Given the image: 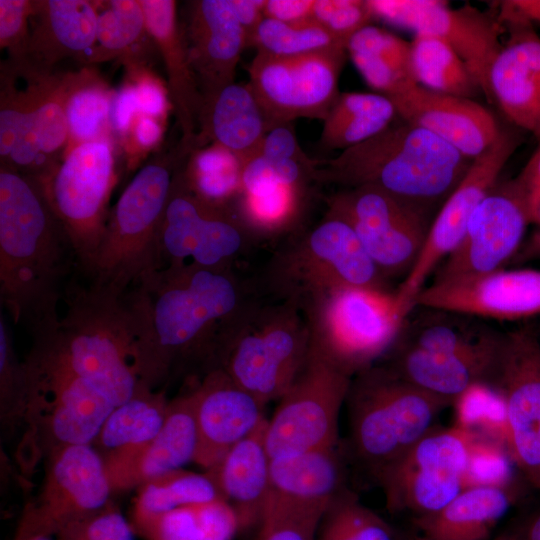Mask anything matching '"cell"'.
Here are the masks:
<instances>
[{"label":"cell","mask_w":540,"mask_h":540,"mask_svg":"<svg viewBox=\"0 0 540 540\" xmlns=\"http://www.w3.org/2000/svg\"><path fill=\"white\" fill-rule=\"evenodd\" d=\"M258 52L294 56L346 45L315 20L282 22L264 18L252 45Z\"/></svg>","instance_id":"cell-44"},{"label":"cell","mask_w":540,"mask_h":540,"mask_svg":"<svg viewBox=\"0 0 540 540\" xmlns=\"http://www.w3.org/2000/svg\"><path fill=\"white\" fill-rule=\"evenodd\" d=\"M242 161L215 145L194 149L184 165L191 189L204 200L234 210L242 188Z\"/></svg>","instance_id":"cell-41"},{"label":"cell","mask_w":540,"mask_h":540,"mask_svg":"<svg viewBox=\"0 0 540 540\" xmlns=\"http://www.w3.org/2000/svg\"><path fill=\"white\" fill-rule=\"evenodd\" d=\"M500 24H540V0H511L500 4Z\"/></svg>","instance_id":"cell-55"},{"label":"cell","mask_w":540,"mask_h":540,"mask_svg":"<svg viewBox=\"0 0 540 540\" xmlns=\"http://www.w3.org/2000/svg\"><path fill=\"white\" fill-rule=\"evenodd\" d=\"M309 350L299 305L255 295L222 328L206 370L221 369L266 406L288 390Z\"/></svg>","instance_id":"cell-4"},{"label":"cell","mask_w":540,"mask_h":540,"mask_svg":"<svg viewBox=\"0 0 540 540\" xmlns=\"http://www.w3.org/2000/svg\"><path fill=\"white\" fill-rule=\"evenodd\" d=\"M13 540H56L55 536L16 532Z\"/></svg>","instance_id":"cell-61"},{"label":"cell","mask_w":540,"mask_h":540,"mask_svg":"<svg viewBox=\"0 0 540 540\" xmlns=\"http://www.w3.org/2000/svg\"><path fill=\"white\" fill-rule=\"evenodd\" d=\"M257 155L270 159L294 160L306 165L318 163V159L310 158L299 145L292 123L277 125L268 130L254 156Z\"/></svg>","instance_id":"cell-51"},{"label":"cell","mask_w":540,"mask_h":540,"mask_svg":"<svg viewBox=\"0 0 540 540\" xmlns=\"http://www.w3.org/2000/svg\"><path fill=\"white\" fill-rule=\"evenodd\" d=\"M97 18V6L90 1H33L22 62L51 72L64 58L84 59L96 42Z\"/></svg>","instance_id":"cell-28"},{"label":"cell","mask_w":540,"mask_h":540,"mask_svg":"<svg viewBox=\"0 0 540 540\" xmlns=\"http://www.w3.org/2000/svg\"><path fill=\"white\" fill-rule=\"evenodd\" d=\"M162 133V126L155 118L141 115L133 126L132 137L140 149H149L160 141Z\"/></svg>","instance_id":"cell-57"},{"label":"cell","mask_w":540,"mask_h":540,"mask_svg":"<svg viewBox=\"0 0 540 540\" xmlns=\"http://www.w3.org/2000/svg\"><path fill=\"white\" fill-rule=\"evenodd\" d=\"M266 426L267 418L206 470L220 497L235 511L242 530L259 524L271 493Z\"/></svg>","instance_id":"cell-30"},{"label":"cell","mask_w":540,"mask_h":540,"mask_svg":"<svg viewBox=\"0 0 540 540\" xmlns=\"http://www.w3.org/2000/svg\"><path fill=\"white\" fill-rule=\"evenodd\" d=\"M341 444L271 458V492L311 504L329 506L346 493Z\"/></svg>","instance_id":"cell-33"},{"label":"cell","mask_w":540,"mask_h":540,"mask_svg":"<svg viewBox=\"0 0 540 540\" xmlns=\"http://www.w3.org/2000/svg\"><path fill=\"white\" fill-rule=\"evenodd\" d=\"M528 209L530 223L536 225L538 230L535 234L540 236V186L528 189Z\"/></svg>","instance_id":"cell-59"},{"label":"cell","mask_w":540,"mask_h":540,"mask_svg":"<svg viewBox=\"0 0 540 540\" xmlns=\"http://www.w3.org/2000/svg\"><path fill=\"white\" fill-rule=\"evenodd\" d=\"M25 372L15 354L6 320L0 317V414L5 426L14 427L23 420Z\"/></svg>","instance_id":"cell-47"},{"label":"cell","mask_w":540,"mask_h":540,"mask_svg":"<svg viewBox=\"0 0 540 540\" xmlns=\"http://www.w3.org/2000/svg\"><path fill=\"white\" fill-rule=\"evenodd\" d=\"M221 498L208 472L200 474L178 469L138 487L130 522L135 523L182 505Z\"/></svg>","instance_id":"cell-42"},{"label":"cell","mask_w":540,"mask_h":540,"mask_svg":"<svg viewBox=\"0 0 540 540\" xmlns=\"http://www.w3.org/2000/svg\"><path fill=\"white\" fill-rule=\"evenodd\" d=\"M115 93L89 69L71 73L66 98L67 149L106 138ZM66 149V150H67Z\"/></svg>","instance_id":"cell-39"},{"label":"cell","mask_w":540,"mask_h":540,"mask_svg":"<svg viewBox=\"0 0 540 540\" xmlns=\"http://www.w3.org/2000/svg\"><path fill=\"white\" fill-rule=\"evenodd\" d=\"M502 341L494 347L462 354H433L394 343L385 365L422 391L450 405L472 387L496 376Z\"/></svg>","instance_id":"cell-26"},{"label":"cell","mask_w":540,"mask_h":540,"mask_svg":"<svg viewBox=\"0 0 540 540\" xmlns=\"http://www.w3.org/2000/svg\"><path fill=\"white\" fill-rule=\"evenodd\" d=\"M189 393L198 436L194 462L206 470L266 419L265 406L221 369L203 372Z\"/></svg>","instance_id":"cell-21"},{"label":"cell","mask_w":540,"mask_h":540,"mask_svg":"<svg viewBox=\"0 0 540 540\" xmlns=\"http://www.w3.org/2000/svg\"><path fill=\"white\" fill-rule=\"evenodd\" d=\"M327 508L271 492L258 524L256 540H314Z\"/></svg>","instance_id":"cell-46"},{"label":"cell","mask_w":540,"mask_h":540,"mask_svg":"<svg viewBox=\"0 0 540 540\" xmlns=\"http://www.w3.org/2000/svg\"><path fill=\"white\" fill-rule=\"evenodd\" d=\"M411 64L418 85L429 90L464 98L481 91L463 60L437 37L415 35L411 42Z\"/></svg>","instance_id":"cell-40"},{"label":"cell","mask_w":540,"mask_h":540,"mask_svg":"<svg viewBox=\"0 0 540 540\" xmlns=\"http://www.w3.org/2000/svg\"><path fill=\"white\" fill-rule=\"evenodd\" d=\"M146 29L161 54L167 74V91L176 114L179 143L193 150L198 116L203 103L191 67L174 0H140Z\"/></svg>","instance_id":"cell-29"},{"label":"cell","mask_w":540,"mask_h":540,"mask_svg":"<svg viewBox=\"0 0 540 540\" xmlns=\"http://www.w3.org/2000/svg\"><path fill=\"white\" fill-rule=\"evenodd\" d=\"M64 153L38 179L84 273L96 253L109 216L108 204L117 182L115 158L107 139L81 143Z\"/></svg>","instance_id":"cell-9"},{"label":"cell","mask_w":540,"mask_h":540,"mask_svg":"<svg viewBox=\"0 0 540 540\" xmlns=\"http://www.w3.org/2000/svg\"><path fill=\"white\" fill-rule=\"evenodd\" d=\"M494 382L504 406L511 456L540 491V343L533 332L504 335Z\"/></svg>","instance_id":"cell-20"},{"label":"cell","mask_w":540,"mask_h":540,"mask_svg":"<svg viewBox=\"0 0 540 540\" xmlns=\"http://www.w3.org/2000/svg\"><path fill=\"white\" fill-rule=\"evenodd\" d=\"M502 320L540 313V270H498L477 278L425 286L414 307Z\"/></svg>","instance_id":"cell-22"},{"label":"cell","mask_w":540,"mask_h":540,"mask_svg":"<svg viewBox=\"0 0 540 540\" xmlns=\"http://www.w3.org/2000/svg\"><path fill=\"white\" fill-rule=\"evenodd\" d=\"M133 84L139 112L153 118L163 116L167 108L168 94L163 85L149 74L140 75Z\"/></svg>","instance_id":"cell-52"},{"label":"cell","mask_w":540,"mask_h":540,"mask_svg":"<svg viewBox=\"0 0 540 540\" xmlns=\"http://www.w3.org/2000/svg\"><path fill=\"white\" fill-rule=\"evenodd\" d=\"M190 151L180 143L160 151L134 175L110 209L91 264V286L123 296L145 274L160 269L158 236L178 169Z\"/></svg>","instance_id":"cell-5"},{"label":"cell","mask_w":540,"mask_h":540,"mask_svg":"<svg viewBox=\"0 0 540 540\" xmlns=\"http://www.w3.org/2000/svg\"><path fill=\"white\" fill-rule=\"evenodd\" d=\"M256 293L234 269L183 264L145 274L124 295L143 386L204 372L222 328Z\"/></svg>","instance_id":"cell-1"},{"label":"cell","mask_w":540,"mask_h":540,"mask_svg":"<svg viewBox=\"0 0 540 540\" xmlns=\"http://www.w3.org/2000/svg\"><path fill=\"white\" fill-rule=\"evenodd\" d=\"M498 540H518V538L516 536H511V537L501 538V539H498Z\"/></svg>","instance_id":"cell-63"},{"label":"cell","mask_w":540,"mask_h":540,"mask_svg":"<svg viewBox=\"0 0 540 540\" xmlns=\"http://www.w3.org/2000/svg\"><path fill=\"white\" fill-rule=\"evenodd\" d=\"M516 537L518 540H540V512L528 520L520 535Z\"/></svg>","instance_id":"cell-60"},{"label":"cell","mask_w":540,"mask_h":540,"mask_svg":"<svg viewBox=\"0 0 540 540\" xmlns=\"http://www.w3.org/2000/svg\"><path fill=\"white\" fill-rule=\"evenodd\" d=\"M22 76L24 84L16 82L10 91L7 124L14 142L1 166L39 178L68 146L65 106L71 73L27 67Z\"/></svg>","instance_id":"cell-15"},{"label":"cell","mask_w":540,"mask_h":540,"mask_svg":"<svg viewBox=\"0 0 540 540\" xmlns=\"http://www.w3.org/2000/svg\"><path fill=\"white\" fill-rule=\"evenodd\" d=\"M234 13L243 28L247 46H251L258 26L265 18L266 0H230Z\"/></svg>","instance_id":"cell-56"},{"label":"cell","mask_w":540,"mask_h":540,"mask_svg":"<svg viewBox=\"0 0 540 540\" xmlns=\"http://www.w3.org/2000/svg\"><path fill=\"white\" fill-rule=\"evenodd\" d=\"M131 524L145 540H233L242 530L235 511L222 498L182 505Z\"/></svg>","instance_id":"cell-36"},{"label":"cell","mask_w":540,"mask_h":540,"mask_svg":"<svg viewBox=\"0 0 540 540\" xmlns=\"http://www.w3.org/2000/svg\"><path fill=\"white\" fill-rule=\"evenodd\" d=\"M169 403L164 388L142 387L110 413L92 445L105 456L149 442L163 427Z\"/></svg>","instance_id":"cell-38"},{"label":"cell","mask_w":540,"mask_h":540,"mask_svg":"<svg viewBox=\"0 0 540 540\" xmlns=\"http://www.w3.org/2000/svg\"><path fill=\"white\" fill-rule=\"evenodd\" d=\"M198 436L189 391L170 400L163 427L149 442L102 456L113 492L142 484L193 461Z\"/></svg>","instance_id":"cell-24"},{"label":"cell","mask_w":540,"mask_h":540,"mask_svg":"<svg viewBox=\"0 0 540 540\" xmlns=\"http://www.w3.org/2000/svg\"><path fill=\"white\" fill-rule=\"evenodd\" d=\"M529 253L540 256V236L539 235H536V234L534 235L532 242L530 244Z\"/></svg>","instance_id":"cell-62"},{"label":"cell","mask_w":540,"mask_h":540,"mask_svg":"<svg viewBox=\"0 0 540 540\" xmlns=\"http://www.w3.org/2000/svg\"><path fill=\"white\" fill-rule=\"evenodd\" d=\"M136 533L115 504L75 520L55 535L56 540H134Z\"/></svg>","instance_id":"cell-48"},{"label":"cell","mask_w":540,"mask_h":540,"mask_svg":"<svg viewBox=\"0 0 540 540\" xmlns=\"http://www.w3.org/2000/svg\"><path fill=\"white\" fill-rule=\"evenodd\" d=\"M347 54L365 80L379 94L391 99L418 85L411 64V43L372 25L348 41Z\"/></svg>","instance_id":"cell-35"},{"label":"cell","mask_w":540,"mask_h":540,"mask_svg":"<svg viewBox=\"0 0 540 540\" xmlns=\"http://www.w3.org/2000/svg\"><path fill=\"white\" fill-rule=\"evenodd\" d=\"M314 540H394L389 526L347 491L323 514Z\"/></svg>","instance_id":"cell-45"},{"label":"cell","mask_w":540,"mask_h":540,"mask_svg":"<svg viewBox=\"0 0 540 540\" xmlns=\"http://www.w3.org/2000/svg\"><path fill=\"white\" fill-rule=\"evenodd\" d=\"M255 285L268 298L294 301L299 307L310 296L336 287L388 291L351 225L328 209L313 227L287 237Z\"/></svg>","instance_id":"cell-7"},{"label":"cell","mask_w":540,"mask_h":540,"mask_svg":"<svg viewBox=\"0 0 540 540\" xmlns=\"http://www.w3.org/2000/svg\"><path fill=\"white\" fill-rule=\"evenodd\" d=\"M390 100L403 121L432 132L472 160L486 151L502 130L493 114L470 98L416 85Z\"/></svg>","instance_id":"cell-25"},{"label":"cell","mask_w":540,"mask_h":540,"mask_svg":"<svg viewBox=\"0 0 540 540\" xmlns=\"http://www.w3.org/2000/svg\"><path fill=\"white\" fill-rule=\"evenodd\" d=\"M97 6V35L85 56L88 63L123 56L148 35L140 0H111Z\"/></svg>","instance_id":"cell-43"},{"label":"cell","mask_w":540,"mask_h":540,"mask_svg":"<svg viewBox=\"0 0 540 540\" xmlns=\"http://www.w3.org/2000/svg\"><path fill=\"white\" fill-rule=\"evenodd\" d=\"M373 18L446 42L463 60L481 91L492 101L491 66L503 45L497 19L466 5L452 9L439 0H367Z\"/></svg>","instance_id":"cell-19"},{"label":"cell","mask_w":540,"mask_h":540,"mask_svg":"<svg viewBox=\"0 0 540 540\" xmlns=\"http://www.w3.org/2000/svg\"><path fill=\"white\" fill-rule=\"evenodd\" d=\"M136 112H139V106L134 84H125L114 95L111 109V126L118 133H126L132 127Z\"/></svg>","instance_id":"cell-53"},{"label":"cell","mask_w":540,"mask_h":540,"mask_svg":"<svg viewBox=\"0 0 540 540\" xmlns=\"http://www.w3.org/2000/svg\"><path fill=\"white\" fill-rule=\"evenodd\" d=\"M300 309L310 347L352 377L390 350L405 319L394 293L354 287L316 293Z\"/></svg>","instance_id":"cell-8"},{"label":"cell","mask_w":540,"mask_h":540,"mask_svg":"<svg viewBox=\"0 0 540 540\" xmlns=\"http://www.w3.org/2000/svg\"><path fill=\"white\" fill-rule=\"evenodd\" d=\"M345 403L351 455L377 480L434 428L448 406L375 364L352 377Z\"/></svg>","instance_id":"cell-6"},{"label":"cell","mask_w":540,"mask_h":540,"mask_svg":"<svg viewBox=\"0 0 540 540\" xmlns=\"http://www.w3.org/2000/svg\"><path fill=\"white\" fill-rule=\"evenodd\" d=\"M373 19L367 0H315L313 20L347 46L351 37Z\"/></svg>","instance_id":"cell-49"},{"label":"cell","mask_w":540,"mask_h":540,"mask_svg":"<svg viewBox=\"0 0 540 540\" xmlns=\"http://www.w3.org/2000/svg\"><path fill=\"white\" fill-rule=\"evenodd\" d=\"M516 145L515 136L502 129L493 144L473 159L463 179L441 205L415 265L394 293L404 318L414 308L429 275L461 242L473 212L498 182Z\"/></svg>","instance_id":"cell-18"},{"label":"cell","mask_w":540,"mask_h":540,"mask_svg":"<svg viewBox=\"0 0 540 540\" xmlns=\"http://www.w3.org/2000/svg\"><path fill=\"white\" fill-rule=\"evenodd\" d=\"M530 223L528 189L519 177L497 182L473 212L465 234L436 270L432 283L477 278L501 270Z\"/></svg>","instance_id":"cell-17"},{"label":"cell","mask_w":540,"mask_h":540,"mask_svg":"<svg viewBox=\"0 0 540 540\" xmlns=\"http://www.w3.org/2000/svg\"><path fill=\"white\" fill-rule=\"evenodd\" d=\"M327 206L351 225L385 279L408 275L431 226L428 212L371 186L343 188Z\"/></svg>","instance_id":"cell-14"},{"label":"cell","mask_w":540,"mask_h":540,"mask_svg":"<svg viewBox=\"0 0 540 540\" xmlns=\"http://www.w3.org/2000/svg\"><path fill=\"white\" fill-rule=\"evenodd\" d=\"M315 0H266L264 16L282 22H303L313 19Z\"/></svg>","instance_id":"cell-54"},{"label":"cell","mask_w":540,"mask_h":540,"mask_svg":"<svg viewBox=\"0 0 540 540\" xmlns=\"http://www.w3.org/2000/svg\"><path fill=\"white\" fill-rule=\"evenodd\" d=\"M411 312L403 321L396 344L433 354H462L498 345L497 333L478 317L427 307Z\"/></svg>","instance_id":"cell-32"},{"label":"cell","mask_w":540,"mask_h":540,"mask_svg":"<svg viewBox=\"0 0 540 540\" xmlns=\"http://www.w3.org/2000/svg\"><path fill=\"white\" fill-rule=\"evenodd\" d=\"M46 460L41 489L24 508L16 532L55 536L111 502L104 459L92 444L57 449Z\"/></svg>","instance_id":"cell-16"},{"label":"cell","mask_w":540,"mask_h":540,"mask_svg":"<svg viewBox=\"0 0 540 540\" xmlns=\"http://www.w3.org/2000/svg\"><path fill=\"white\" fill-rule=\"evenodd\" d=\"M462 424L432 428L379 478L389 508L435 513L463 489L477 447Z\"/></svg>","instance_id":"cell-11"},{"label":"cell","mask_w":540,"mask_h":540,"mask_svg":"<svg viewBox=\"0 0 540 540\" xmlns=\"http://www.w3.org/2000/svg\"><path fill=\"white\" fill-rule=\"evenodd\" d=\"M267 132L263 112L248 84L233 83L203 98L193 150L215 144L251 159Z\"/></svg>","instance_id":"cell-31"},{"label":"cell","mask_w":540,"mask_h":540,"mask_svg":"<svg viewBox=\"0 0 540 540\" xmlns=\"http://www.w3.org/2000/svg\"><path fill=\"white\" fill-rule=\"evenodd\" d=\"M396 115L394 104L384 95L340 92L322 121L319 145L323 150L343 151L386 129Z\"/></svg>","instance_id":"cell-37"},{"label":"cell","mask_w":540,"mask_h":540,"mask_svg":"<svg viewBox=\"0 0 540 540\" xmlns=\"http://www.w3.org/2000/svg\"><path fill=\"white\" fill-rule=\"evenodd\" d=\"M186 161L174 178L159 229L160 269L183 264L234 269L259 242L234 210L214 205L191 189L184 176Z\"/></svg>","instance_id":"cell-10"},{"label":"cell","mask_w":540,"mask_h":540,"mask_svg":"<svg viewBox=\"0 0 540 540\" xmlns=\"http://www.w3.org/2000/svg\"><path fill=\"white\" fill-rule=\"evenodd\" d=\"M518 177L527 189L540 186V148L530 158Z\"/></svg>","instance_id":"cell-58"},{"label":"cell","mask_w":540,"mask_h":540,"mask_svg":"<svg viewBox=\"0 0 540 540\" xmlns=\"http://www.w3.org/2000/svg\"><path fill=\"white\" fill-rule=\"evenodd\" d=\"M512 502L503 484L472 485L439 511L421 516L426 540H481Z\"/></svg>","instance_id":"cell-34"},{"label":"cell","mask_w":540,"mask_h":540,"mask_svg":"<svg viewBox=\"0 0 540 540\" xmlns=\"http://www.w3.org/2000/svg\"><path fill=\"white\" fill-rule=\"evenodd\" d=\"M73 265V244L39 179L1 166L0 298L14 323L31 335L55 325Z\"/></svg>","instance_id":"cell-2"},{"label":"cell","mask_w":540,"mask_h":540,"mask_svg":"<svg viewBox=\"0 0 540 540\" xmlns=\"http://www.w3.org/2000/svg\"><path fill=\"white\" fill-rule=\"evenodd\" d=\"M450 144L403 121L370 139L318 160V184L371 186L428 212L444 203L472 164Z\"/></svg>","instance_id":"cell-3"},{"label":"cell","mask_w":540,"mask_h":540,"mask_svg":"<svg viewBox=\"0 0 540 540\" xmlns=\"http://www.w3.org/2000/svg\"><path fill=\"white\" fill-rule=\"evenodd\" d=\"M202 98L235 83L246 36L230 0H195L180 24Z\"/></svg>","instance_id":"cell-23"},{"label":"cell","mask_w":540,"mask_h":540,"mask_svg":"<svg viewBox=\"0 0 540 540\" xmlns=\"http://www.w3.org/2000/svg\"><path fill=\"white\" fill-rule=\"evenodd\" d=\"M33 1L0 0V47L9 53L10 62L24 59Z\"/></svg>","instance_id":"cell-50"},{"label":"cell","mask_w":540,"mask_h":540,"mask_svg":"<svg viewBox=\"0 0 540 540\" xmlns=\"http://www.w3.org/2000/svg\"><path fill=\"white\" fill-rule=\"evenodd\" d=\"M352 376L310 347L301 371L267 419L271 458L340 444L338 423Z\"/></svg>","instance_id":"cell-12"},{"label":"cell","mask_w":540,"mask_h":540,"mask_svg":"<svg viewBox=\"0 0 540 540\" xmlns=\"http://www.w3.org/2000/svg\"><path fill=\"white\" fill-rule=\"evenodd\" d=\"M346 55L344 46L294 56L257 51L247 69V84L267 131L299 118L323 121L340 94L338 81Z\"/></svg>","instance_id":"cell-13"},{"label":"cell","mask_w":540,"mask_h":540,"mask_svg":"<svg viewBox=\"0 0 540 540\" xmlns=\"http://www.w3.org/2000/svg\"><path fill=\"white\" fill-rule=\"evenodd\" d=\"M509 27L490 69L492 99L511 122L540 139V38L529 24Z\"/></svg>","instance_id":"cell-27"}]
</instances>
